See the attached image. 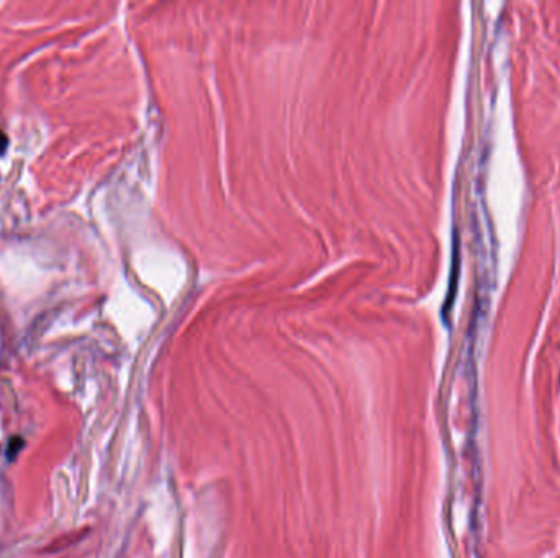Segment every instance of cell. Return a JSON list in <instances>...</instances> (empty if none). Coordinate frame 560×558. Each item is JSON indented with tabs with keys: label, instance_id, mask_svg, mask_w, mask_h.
<instances>
[{
	"label": "cell",
	"instance_id": "7a4b0ae2",
	"mask_svg": "<svg viewBox=\"0 0 560 558\" xmlns=\"http://www.w3.org/2000/svg\"><path fill=\"white\" fill-rule=\"evenodd\" d=\"M5 148H7V138H5L3 133L0 131V152H3Z\"/></svg>",
	"mask_w": 560,
	"mask_h": 558
},
{
	"label": "cell",
	"instance_id": "6da1fadb",
	"mask_svg": "<svg viewBox=\"0 0 560 558\" xmlns=\"http://www.w3.org/2000/svg\"><path fill=\"white\" fill-rule=\"evenodd\" d=\"M23 445H25V441L18 436L10 439L8 445H7V460L8 462H12V460L17 458V455H18L20 450L23 449Z\"/></svg>",
	"mask_w": 560,
	"mask_h": 558
}]
</instances>
